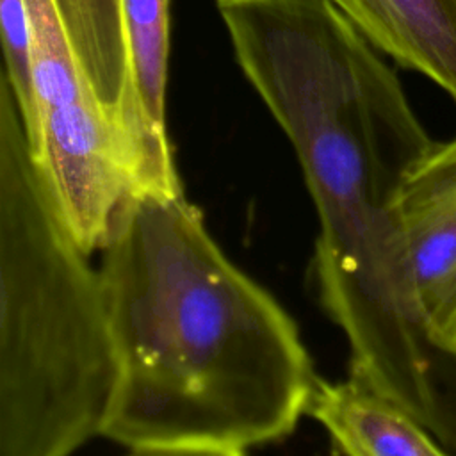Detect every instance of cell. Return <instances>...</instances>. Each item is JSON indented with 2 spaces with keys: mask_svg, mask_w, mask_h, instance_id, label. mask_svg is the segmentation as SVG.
<instances>
[{
  "mask_svg": "<svg viewBox=\"0 0 456 456\" xmlns=\"http://www.w3.org/2000/svg\"><path fill=\"white\" fill-rule=\"evenodd\" d=\"M126 456H248L246 447L219 442H167L128 447Z\"/></svg>",
  "mask_w": 456,
  "mask_h": 456,
  "instance_id": "10",
  "label": "cell"
},
{
  "mask_svg": "<svg viewBox=\"0 0 456 456\" xmlns=\"http://www.w3.org/2000/svg\"><path fill=\"white\" fill-rule=\"evenodd\" d=\"M169 2L121 0L132 93L146 128L162 142H169L166 130Z\"/></svg>",
  "mask_w": 456,
  "mask_h": 456,
  "instance_id": "8",
  "label": "cell"
},
{
  "mask_svg": "<svg viewBox=\"0 0 456 456\" xmlns=\"http://www.w3.org/2000/svg\"><path fill=\"white\" fill-rule=\"evenodd\" d=\"M66 230L0 78V456L103 436L116 353L100 267Z\"/></svg>",
  "mask_w": 456,
  "mask_h": 456,
  "instance_id": "2",
  "label": "cell"
},
{
  "mask_svg": "<svg viewBox=\"0 0 456 456\" xmlns=\"http://www.w3.org/2000/svg\"><path fill=\"white\" fill-rule=\"evenodd\" d=\"M41 139L30 151L37 175L75 242L93 253L110 240L123 205L171 196L107 114L69 45L53 0H27Z\"/></svg>",
  "mask_w": 456,
  "mask_h": 456,
  "instance_id": "3",
  "label": "cell"
},
{
  "mask_svg": "<svg viewBox=\"0 0 456 456\" xmlns=\"http://www.w3.org/2000/svg\"><path fill=\"white\" fill-rule=\"evenodd\" d=\"M385 55L456 102V0H331Z\"/></svg>",
  "mask_w": 456,
  "mask_h": 456,
  "instance_id": "5",
  "label": "cell"
},
{
  "mask_svg": "<svg viewBox=\"0 0 456 456\" xmlns=\"http://www.w3.org/2000/svg\"><path fill=\"white\" fill-rule=\"evenodd\" d=\"M102 253L116 353L103 436L248 449L296 429L317 383L299 330L185 192L128 200Z\"/></svg>",
  "mask_w": 456,
  "mask_h": 456,
  "instance_id": "1",
  "label": "cell"
},
{
  "mask_svg": "<svg viewBox=\"0 0 456 456\" xmlns=\"http://www.w3.org/2000/svg\"><path fill=\"white\" fill-rule=\"evenodd\" d=\"M75 57L107 114L135 146L151 135L142 123L132 84L121 0H53Z\"/></svg>",
  "mask_w": 456,
  "mask_h": 456,
  "instance_id": "7",
  "label": "cell"
},
{
  "mask_svg": "<svg viewBox=\"0 0 456 456\" xmlns=\"http://www.w3.org/2000/svg\"><path fill=\"white\" fill-rule=\"evenodd\" d=\"M397 214L424 322L438 347L456 356V137L435 142L411 166Z\"/></svg>",
  "mask_w": 456,
  "mask_h": 456,
  "instance_id": "4",
  "label": "cell"
},
{
  "mask_svg": "<svg viewBox=\"0 0 456 456\" xmlns=\"http://www.w3.org/2000/svg\"><path fill=\"white\" fill-rule=\"evenodd\" d=\"M0 25L4 48L2 77L12 91L28 150L36 151L41 139V116L34 75V39L27 0H0Z\"/></svg>",
  "mask_w": 456,
  "mask_h": 456,
  "instance_id": "9",
  "label": "cell"
},
{
  "mask_svg": "<svg viewBox=\"0 0 456 456\" xmlns=\"http://www.w3.org/2000/svg\"><path fill=\"white\" fill-rule=\"evenodd\" d=\"M306 415L342 456H451L413 417L353 379L317 378Z\"/></svg>",
  "mask_w": 456,
  "mask_h": 456,
  "instance_id": "6",
  "label": "cell"
}]
</instances>
